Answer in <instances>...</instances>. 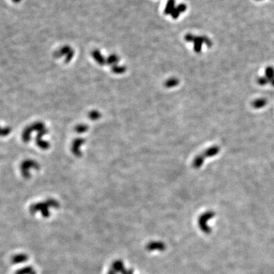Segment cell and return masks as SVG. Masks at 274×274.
Returning a JSON list of instances; mask_svg holds the SVG:
<instances>
[{"label": "cell", "mask_w": 274, "mask_h": 274, "mask_svg": "<svg viewBox=\"0 0 274 274\" xmlns=\"http://www.w3.org/2000/svg\"><path fill=\"white\" fill-rule=\"evenodd\" d=\"M53 55L57 59L65 57V63L68 64L72 61L74 57V51L71 46L66 45L55 52Z\"/></svg>", "instance_id": "cell-1"}, {"label": "cell", "mask_w": 274, "mask_h": 274, "mask_svg": "<svg viewBox=\"0 0 274 274\" xmlns=\"http://www.w3.org/2000/svg\"><path fill=\"white\" fill-rule=\"evenodd\" d=\"M92 57L99 66H103L106 64V59H105L99 50L95 49L93 50L92 52Z\"/></svg>", "instance_id": "cell-2"}, {"label": "cell", "mask_w": 274, "mask_h": 274, "mask_svg": "<svg viewBox=\"0 0 274 274\" xmlns=\"http://www.w3.org/2000/svg\"><path fill=\"white\" fill-rule=\"evenodd\" d=\"M147 248L149 251H162L165 250L166 245L163 242L155 241V242H152L149 243L147 245Z\"/></svg>", "instance_id": "cell-3"}, {"label": "cell", "mask_w": 274, "mask_h": 274, "mask_svg": "<svg viewBox=\"0 0 274 274\" xmlns=\"http://www.w3.org/2000/svg\"><path fill=\"white\" fill-rule=\"evenodd\" d=\"M119 62V58L116 54H111L106 59V64L108 66L113 67L118 64Z\"/></svg>", "instance_id": "cell-4"}, {"label": "cell", "mask_w": 274, "mask_h": 274, "mask_svg": "<svg viewBox=\"0 0 274 274\" xmlns=\"http://www.w3.org/2000/svg\"><path fill=\"white\" fill-rule=\"evenodd\" d=\"M126 69V67H124L123 66H118V65L114 66L112 67V68H111L112 72L116 74H123L125 72Z\"/></svg>", "instance_id": "cell-5"}]
</instances>
